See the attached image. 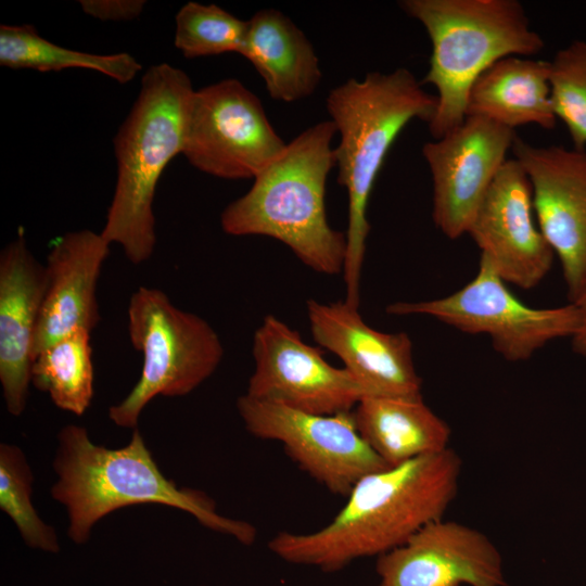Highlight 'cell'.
I'll return each mask as SVG.
<instances>
[{
    "mask_svg": "<svg viewBox=\"0 0 586 586\" xmlns=\"http://www.w3.org/2000/svg\"><path fill=\"white\" fill-rule=\"evenodd\" d=\"M461 469L458 454L447 448L365 475L326 526L279 532L268 548L288 563L328 573L361 558H378L443 519L457 495Z\"/></svg>",
    "mask_w": 586,
    "mask_h": 586,
    "instance_id": "1",
    "label": "cell"
},
{
    "mask_svg": "<svg viewBox=\"0 0 586 586\" xmlns=\"http://www.w3.org/2000/svg\"><path fill=\"white\" fill-rule=\"evenodd\" d=\"M58 476L52 498L67 513V534L77 545L86 544L94 525L115 510L137 505H163L191 514L204 527L230 536L244 546L257 538L250 522L225 517L203 491L178 486L158 468L146 443L133 429L120 448L93 443L86 428L63 426L53 459Z\"/></svg>",
    "mask_w": 586,
    "mask_h": 586,
    "instance_id": "2",
    "label": "cell"
},
{
    "mask_svg": "<svg viewBox=\"0 0 586 586\" xmlns=\"http://www.w3.org/2000/svg\"><path fill=\"white\" fill-rule=\"evenodd\" d=\"M436 95L422 88L405 67L349 78L333 88L326 107L340 136L334 148L337 181L348 195V222L343 278L345 302L359 305V283L370 231L367 205L384 158L400 131L412 119L434 117Z\"/></svg>",
    "mask_w": 586,
    "mask_h": 586,
    "instance_id": "3",
    "label": "cell"
},
{
    "mask_svg": "<svg viewBox=\"0 0 586 586\" xmlns=\"http://www.w3.org/2000/svg\"><path fill=\"white\" fill-rule=\"evenodd\" d=\"M335 133L329 119L289 142L253 179L251 189L225 207L220 215L224 232L272 238L317 272H343L346 234L329 225L324 202L328 176L335 166Z\"/></svg>",
    "mask_w": 586,
    "mask_h": 586,
    "instance_id": "4",
    "label": "cell"
},
{
    "mask_svg": "<svg viewBox=\"0 0 586 586\" xmlns=\"http://www.w3.org/2000/svg\"><path fill=\"white\" fill-rule=\"evenodd\" d=\"M194 91L182 69L167 63L149 67L116 133V184L101 233L135 265L154 252L155 190L166 166L182 153Z\"/></svg>",
    "mask_w": 586,
    "mask_h": 586,
    "instance_id": "5",
    "label": "cell"
},
{
    "mask_svg": "<svg viewBox=\"0 0 586 586\" xmlns=\"http://www.w3.org/2000/svg\"><path fill=\"white\" fill-rule=\"evenodd\" d=\"M399 7L432 44L422 84L436 90L428 124L434 139L463 123L469 91L487 67L509 55L534 56L545 46L517 0H403Z\"/></svg>",
    "mask_w": 586,
    "mask_h": 586,
    "instance_id": "6",
    "label": "cell"
},
{
    "mask_svg": "<svg viewBox=\"0 0 586 586\" xmlns=\"http://www.w3.org/2000/svg\"><path fill=\"white\" fill-rule=\"evenodd\" d=\"M128 333L142 355L137 383L109 418L120 428L136 429L146 405L156 396H186L217 369L224 346L202 317L173 304L160 289L140 286L127 308Z\"/></svg>",
    "mask_w": 586,
    "mask_h": 586,
    "instance_id": "7",
    "label": "cell"
},
{
    "mask_svg": "<svg viewBox=\"0 0 586 586\" xmlns=\"http://www.w3.org/2000/svg\"><path fill=\"white\" fill-rule=\"evenodd\" d=\"M392 315H425L466 333H484L506 360H527L547 343L572 337L578 326L573 303L556 308H533L517 298L507 282L483 257L475 277L455 293L431 301L396 302Z\"/></svg>",
    "mask_w": 586,
    "mask_h": 586,
    "instance_id": "8",
    "label": "cell"
},
{
    "mask_svg": "<svg viewBox=\"0 0 586 586\" xmlns=\"http://www.w3.org/2000/svg\"><path fill=\"white\" fill-rule=\"evenodd\" d=\"M286 144L240 80L194 91L181 154L196 169L221 179H254Z\"/></svg>",
    "mask_w": 586,
    "mask_h": 586,
    "instance_id": "9",
    "label": "cell"
},
{
    "mask_svg": "<svg viewBox=\"0 0 586 586\" xmlns=\"http://www.w3.org/2000/svg\"><path fill=\"white\" fill-rule=\"evenodd\" d=\"M239 416L255 437L280 443L297 467L335 496L388 468L357 431L353 412L315 415L241 395Z\"/></svg>",
    "mask_w": 586,
    "mask_h": 586,
    "instance_id": "10",
    "label": "cell"
},
{
    "mask_svg": "<svg viewBox=\"0 0 586 586\" xmlns=\"http://www.w3.org/2000/svg\"><path fill=\"white\" fill-rule=\"evenodd\" d=\"M254 371L246 395L315 415L352 411L368 390L345 368L275 316L263 319L253 340Z\"/></svg>",
    "mask_w": 586,
    "mask_h": 586,
    "instance_id": "11",
    "label": "cell"
},
{
    "mask_svg": "<svg viewBox=\"0 0 586 586\" xmlns=\"http://www.w3.org/2000/svg\"><path fill=\"white\" fill-rule=\"evenodd\" d=\"M511 150L531 181L538 228L574 303L586 292V150L534 146L518 137Z\"/></svg>",
    "mask_w": 586,
    "mask_h": 586,
    "instance_id": "12",
    "label": "cell"
},
{
    "mask_svg": "<svg viewBox=\"0 0 586 586\" xmlns=\"http://www.w3.org/2000/svg\"><path fill=\"white\" fill-rule=\"evenodd\" d=\"M515 138L513 129L467 116L461 125L423 145L433 183V221L447 238L467 233Z\"/></svg>",
    "mask_w": 586,
    "mask_h": 586,
    "instance_id": "13",
    "label": "cell"
},
{
    "mask_svg": "<svg viewBox=\"0 0 586 586\" xmlns=\"http://www.w3.org/2000/svg\"><path fill=\"white\" fill-rule=\"evenodd\" d=\"M533 191L522 165L507 160L475 211L467 233L497 273L522 289L536 286L553 252L534 220Z\"/></svg>",
    "mask_w": 586,
    "mask_h": 586,
    "instance_id": "14",
    "label": "cell"
},
{
    "mask_svg": "<svg viewBox=\"0 0 586 586\" xmlns=\"http://www.w3.org/2000/svg\"><path fill=\"white\" fill-rule=\"evenodd\" d=\"M379 586H506L502 557L481 531L437 520L377 558Z\"/></svg>",
    "mask_w": 586,
    "mask_h": 586,
    "instance_id": "15",
    "label": "cell"
},
{
    "mask_svg": "<svg viewBox=\"0 0 586 586\" xmlns=\"http://www.w3.org/2000/svg\"><path fill=\"white\" fill-rule=\"evenodd\" d=\"M314 340L335 354L370 396H420L412 343L404 332L385 333L368 326L358 307L345 301L307 302Z\"/></svg>",
    "mask_w": 586,
    "mask_h": 586,
    "instance_id": "16",
    "label": "cell"
},
{
    "mask_svg": "<svg viewBox=\"0 0 586 586\" xmlns=\"http://www.w3.org/2000/svg\"><path fill=\"white\" fill-rule=\"evenodd\" d=\"M46 288V266L21 233L0 254V383L5 408L14 417L27 405Z\"/></svg>",
    "mask_w": 586,
    "mask_h": 586,
    "instance_id": "17",
    "label": "cell"
},
{
    "mask_svg": "<svg viewBox=\"0 0 586 586\" xmlns=\"http://www.w3.org/2000/svg\"><path fill=\"white\" fill-rule=\"evenodd\" d=\"M110 243L89 229L56 238L46 260L47 288L37 326L35 356L66 335L92 331L99 320L97 286Z\"/></svg>",
    "mask_w": 586,
    "mask_h": 586,
    "instance_id": "18",
    "label": "cell"
},
{
    "mask_svg": "<svg viewBox=\"0 0 586 586\" xmlns=\"http://www.w3.org/2000/svg\"><path fill=\"white\" fill-rule=\"evenodd\" d=\"M239 54L254 66L277 101L292 103L310 97L322 77L311 42L275 9L260 10L247 21Z\"/></svg>",
    "mask_w": 586,
    "mask_h": 586,
    "instance_id": "19",
    "label": "cell"
},
{
    "mask_svg": "<svg viewBox=\"0 0 586 586\" xmlns=\"http://www.w3.org/2000/svg\"><path fill=\"white\" fill-rule=\"evenodd\" d=\"M467 116L513 130L528 124L555 128L558 119L550 100L549 61L509 55L493 63L469 91Z\"/></svg>",
    "mask_w": 586,
    "mask_h": 586,
    "instance_id": "20",
    "label": "cell"
},
{
    "mask_svg": "<svg viewBox=\"0 0 586 586\" xmlns=\"http://www.w3.org/2000/svg\"><path fill=\"white\" fill-rule=\"evenodd\" d=\"M352 412L362 440L388 467L449 448V425L422 395L367 396Z\"/></svg>",
    "mask_w": 586,
    "mask_h": 586,
    "instance_id": "21",
    "label": "cell"
},
{
    "mask_svg": "<svg viewBox=\"0 0 586 586\" xmlns=\"http://www.w3.org/2000/svg\"><path fill=\"white\" fill-rule=\"evenodd\" d=\"M0 65L13 69L58 72L84 68L99 72L120 84L131 81L142 69L131 54H95L55 44L31 25L0 26Z\"/></svg>",
    "mask_w": 586,
    "mask_h": 586,
    "instance_id": "22",
    "label": "cell"
},
{
    "mask_svg": "<svg viewBox=\"0 0 586 586\" xmlns=\"http://www.w3.org/2000/svg\"><path fill=\"white\" fill-rule=\"evenodd\" d=\"M90 331L78 330L47 346L34 358L31 384L53 404L82 416L94 394Z\"/></svg>",
    "mask_w": 586,
    "mask_h": 586,
    "instance_id": "23",
    "label": "cell"
},
{
    "mask_svg": "<svg viewBox=\"0 0 586 586\" xmlns=\"http://www.w3.org/2000/svg\"><path fill=\"white\" fill-rule=\"evenodd\" d=\"M33 482V471L24 451L16 445L1 443L0 509L29 548L58 553L60 540L55 528L47 524L34 507Z\"/></svg>",
    "mask_w": 586,
    "mask_h": 586,
    "instance_id": "24",
    "label": "cell"
},
{
    "mask_svg": "<svg viewBox=\"0 0 586 586\" xmlns=\"http://www.w3.org/2000/svg\"><path fill=\"white\" fill-rule=\"evenodd\" d=\"M175 24V47L187 59L240 53L247 29V21L216 4L195 1L180 8Z\"/></svg>",
    "mask_w": 586,
    "mask_h": 586,
    "instance_id": "25",
    "label": "cell"
},
{
    "mask_svg": "<svg viewBox=\"0 0 586 586\" xmlns=\"http://www.w3.org/2000/svg\"><path fill=\"white\" fill-rule=\"evenodd\" d=\"M550 100L573 148L586 150V40H574L549 61Z\"/></svg>",
    "mask_w": 586,
    "mask_h": 586,
    "instance_id": "26",
    "label": "cell"
},
{
    "mask_svg": "<svg viewBox=\"0 0 586 586\" xmlns=\"http://www.w3.org/2000/svg\"><path fill=\"white\" fill-rule=\"evenodd\" d=\"M79 3L86 14L103 22L133 20L145 5L143 0H81Z\"/></svg>",
    "mask_w": 586,
    "mask_h": 586,
    "instance_id": "27",
    "label": "cell"
},
{
    "mask_svg": "<svg viewBox=\"0 0 586 586\" xmlns=\"http://www.w3.org/2000/svg\"><path fill=\"white\" fill-rule=\"evenodd\" d=\"M578 311V326L572 335V348L574 353L586 358V292L573 303Z\"/></svg>",
    "mask_w": 586,
    "mask_h": 586,
    "instance_id": "28",
    "label": "cell"
}]
</instances>
